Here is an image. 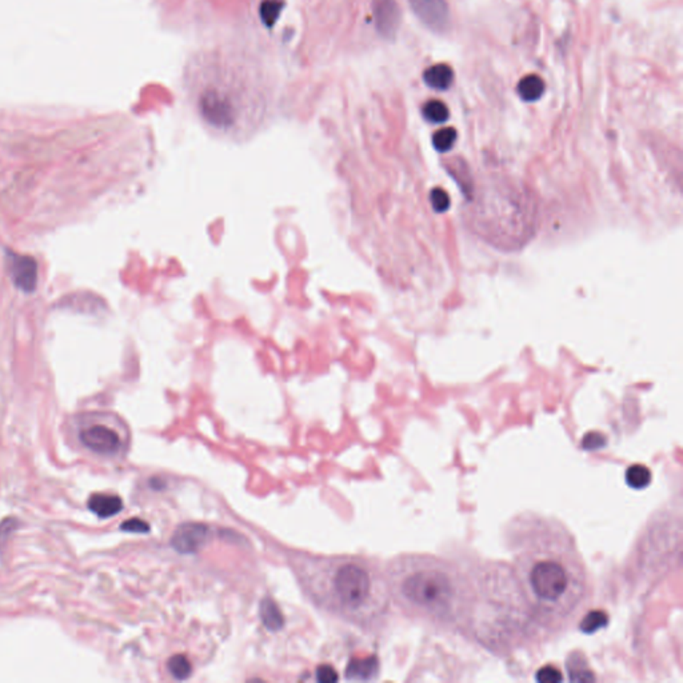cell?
<instances>
[{"label":"cell","instance_id":"cell-1","mask_svg":"<svg viewBox=\"0 0 683 683\" xmlns=\"http://www.w3.org/2000/svg\"><path fill=\"white\" fill-rule=\"evenodd\" d=\"M512 576L535 628L567 630L591 600V581L576 536L558 518L519 512L503 527Z\"/></svg>","mask_w":683,"mask_h":683},{"label":"cell","instance_id":"cell-2","mask_svg":"<svg viewBox=\"0 0 683 683\" xmlns=\"http://www.w3.org/2000/svg\"><path fill=\"white\" fill-rule=\"evenodd\" d=\"M287 562L314 606L361 629H373L386 618L391 597L384 568L371 559L291 551Z\"/></svg>","mask_w":683,"mask_h":683},{"label":"cell","instance_id":"cell-3","mask_svg":"<svg viewBox=\"0 0 683 683\" xmlns=\"http://www.w3.org/2000/svg\"><path fill=\"white\" fill-rule=\"evenodd\" d=\"M391 602L410 618L457 632L469 631L470 574L445 558L403 554L384 567Z\"/></svg>","mask_w":683,"mask_h":683},{"label":"cell","instance_id":"cell-4","mask_svg":"<svg viewBox=\"0 0 683 683\" xmlns=\"http://www.w3.org/2000/svg\"><path fill=\"white\" fill-rule=\"evenodd\" d=\"M80 442L92 452L106 457L117 455L125 446V438L119 434L117 428L95 425L88 427L80 433Z\"/></svg>","mask_w":683,"mask_h":683},{"label":"cell","instance_id":"cell-5","mask_svg":"<svg viewBox=\"0 0 683 683\" xmlns=\"http://www.w3.org/2000/svg\"><path fill=\"white\" fill-rule=\"evenodd\" d=\"M6 268L12 283L24 292H32L38 285V265L31 256L12 251L6 254Z\"/></svg>","mask_w":683,"mask_h":683},{"label":"cell","instance_id":"cell-6","mask_svg":"<svg viewBox=\"0 0 683 683\" xmlns=\"http://www.w3.org/2000/svg\"><path fill=\"white\" fill-rule=\"evenodd\" d=\"M418 19L430 30L445 31L448 28V6L446 0H408Z\"/></svg>","mask_w":683,"mask_h":683},{"label":"cell","instance_id":"cell-7","mask_svg":"<svg viewBox=\"0 0 683 683\" xmlns=\"http://www.w3.org/2000/svg\"><path fill=\"white\" fill-rule=\"evenodd\" d=\"M210 538V529L201 523H184L176 529L171 544L183 554L199 551Z\"/></svg>","mask_w":683,"mask_h":683},{"label":"cell","instance_id":"cell-8","mask_svg":"<svg viewBox=\"0 0 683 683\" xmlns=\"http://www.w3.org/2000/svg\"><path fill=\"white\" fill-rule=\"evenodd\" d=\"M373 12L378 32L386 39H394L402 21L399 4L395 0H374Z\"/></svg>","mask_w":683,"mask_h":683},{"label":"cell","instance_id":"cell-9","mask_svg":"<svg viewBox=\"0 0 683 683\" xmlns=\"http://www.w3.org/2000/svg\"><path fill=\"white\" fill-rule=\"evenodd\" d=\"M88 509L99 518H111L122 512L123 501L114 494H95L88 501Z\"/></svg>","mask_w":683,"mask_h":683},{"label":"cell","instance_id":"cell-10","mask_svg":"<svg viewBox=\"0 0 683 683\" xmlns=\"http://www.w3.org/2000/svg\"><path fill=\"white\" fill-rule=\"evenodd\" d=\"M423 79L430 88L445 91L454 82V71L448 64H434L425 71Z\"/></svg>","mask_w":683,"mask_h":683},{"label":"cell","instance_id":"cell-11","mask_svg":"<svg viewBox=\"0 0 683 683\" xmlns=\"http://www.w3.org/2000/svg\"><path fill=\"white\" fill-rule=\"evenodd\" d=\"M378 674V660L375 657L364 660H352L346 669V678L354 681H367L373 679Z\"/></svg>","mask_w":683,"mask_h":683},{"label":"cell","instance_id":"cell-12","mask_svg":"<svg viewBox=\"0 0 683 683\" xmlns=\"http://www.w3.org/2000/svg\"><path fill=\"white\" fill-rule=\"evenodd\" d=\"M544 92V79L538 75H527L518 83V94L524 102H536Z\"/></svg>","mask_w":683,"mask_h":683},{"label":"cell","instance_id":"cell-13","mask_svg":"<svg viewBox=\"0 0 683 683\" xmlns=\"http://www.w3.org/2000/svg\"><path fill=\"white\" fill-rule=\"evenodd\" d=\"M651 480H652L651 470L647 466L640 465V463L631 465L630 467H628L626 474H625V480H626L628 486L631 487L632 490L647 489L650 486Z\"/></svg>","mask_w":683,"mask_h":683},{"label":"cell","instance_id":"cell-14","mask_svg":"<svg viewBox=\"0 0 683 683\" xmlns=\"http://www.w3.org/2000/svg\"><path fill=\"white\" fill-rule=\"evenodd\" d=\"M260 618L263 625L270 631H279L285 625L280 610L277 608V603L270 598H266L260 602Z\"/></svg>","mask_w":683,"mask_h":683},{"label":"cell","instance_id":"cell-15","mask_svg":"<svg viewBox=\"0 0 683 683\" xmlns=\"http://www.w3.org/2000/svg\"><path fill=\"white\" fill-rule=\"evenodd\" d=\"M608 623V617L606 613L593 610L586 613L579 622V629L585 634H594L600 629L606 628Z\"/></svg>","mask_w":683,"mask_h":683},{"label":"cell","instance_id":"cell-16","mask_svg":"<svg viewBox=\"0 0 683 683\" xmlns=\"http://www.w3.org/2000/svg\"><path fill=\"white\" fill-rule=\"evenodd\" d=\"M448 108L440 100H430L423 106V117L430 123H445L448 119Z\"/></svg>","mask_w":683,"mask_h":683},{"label":"cell","instance_id":"cell-17","mask_svg":"<svg viewBox=\"0 0 683 683\" xmlns=\"http://www.w3.org/2000/svg\"><path fill=\"white\" fill-rule=\"evenodd\" d=\"M167 667H169L171 675L178 681H184L191 675V663L181 654L171 657Z\"/></svg>","mask_w":683,"mask_h":683},{"label":"cell","instance_id":"cell-18","mask_svg":"<svg viewBox=\"0 0 683 683\" xmlns=\"http://www.w3.org/2000/svg\"><path fill=\"white\" fill-rule=\"evenodd\" d=\"M457 131L452 127L442 128L433 137V144L439 152H448L454 147L457 142Z\"/></svg>","mask_w":683,"mask_h":683},{"label":"cell","instance_id":"cell-19","mask_svg":"<svg viewBox=\"0 0 683 683\" xmlns=\"http://www.w3.org/2000/svg\"><path fill=\"white\" fill-rule=\"evenodd\" d=\"M280 9L282 3L279 0H267L266 3H263L260 9V16L267 26H272L275 23L280 14Z\"/></svg>","mask_w":683,"mask_h":683},{"label":"cell","instance_id":"cell-20","mask_svg":"<svg viewBox=\"0 0 683 683\" xmlns=\"http://www.w3.org/2000/svg\"><path fill=\"white\" fill-rule=\"evenodd\" d=\"M535 679L538 682H561L563 681V675L554 666L547 665L536 672Z\"/></svg>","mask_w":683,"mask_h":683},{"label":"cell","instance_id":"cell-21","mask_svg":"<svg viewBox=\"0 0 683 683\" xmlns=\"http://www.w3.org/2000/svg\"><path fill=\"white\" fill-rule=\"evenodd\" d=\"M431 204L438 213H445L450 207V198L448 192L442 189H435L431 192Z\"/></svg>","mask_w":683,"mask_h":683},{"label":"cell","instance_id":"cell-22","mask_svg":"<svg viewBox=\"0 0 683 683\" xmlns=\"http://www.w3.org/2000/svg\"><path fill=\"white\" fill-rule=\"evenodd\" d=\"M317 679L319 682H335L338 681V672H335L330 665H322L317 670Z\"/></svg>","mask_w":683,"mask_h":683},{"label":"cell","instance_id":"cell-23","mask_svg":"<svg viewBox=\"0 0 683 683\" xmlns=\"http://www.w3.org/2000/svg\"><path fill=\"white\" fill-rule=\"evenodd\" d=\"M122 530L128 533H147L149 530V524L140 519H129L122 524Z\"/></svg>","mask_w":683,"mask_h":683},{"label":"cell","instance_id":"cell-24","mask_svg":"<svg viewBox=\"0 0 683 683\" xmlns=\"http://www.w3.org/2000/svg\"><path fill=\"white\" fill-rule=\"evenodd\" d=\"M15 529H16V521L15 519H7V521L0 523V544H3Z\"/></svg>","mask_w":683,"mask_h":683}]
</instances>
